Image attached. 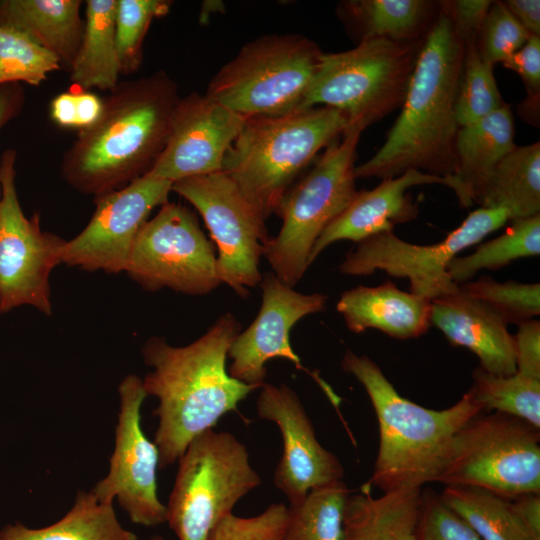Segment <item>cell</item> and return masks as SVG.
<instances>
[{
  "mask_svg": "<svg viewBox=\"0 0 540 540\" xmlns=\"http://www.w3.org/2000/svg\"><path fill=\"white\" fill-rule=\"evenodd\" d=\"M149 540H163V538L160 535H154Z\"/></svg>",
  "mask_w": 540,
  "mask_h": 540,
  "instance_id": "c3c4849f",
  "label": "cell"
},
{
  "mask_svg": "<svg viewBox=\"0 0 540 540\" xmlns=\"http://www.w3.org/2000/svg\"><path fill=\"white\" fill-rule=\"evenodd\" d=\"M440 496L482 540H535L513 512L510 499L464 485H446Z\"/></svg>",
  "mask_w": 540,
  "mask_h": 540,
  "instance_id": "f546056e",
  "label": "cell"
},
{
  "mask_svg": "<svg viewBox=\"0 0 540 540\" xmlns=\"http://www.w3.org/2000/svg\"><path fill=\"white\" fill-rule=\"evenodd\" d=\"M103 100L91 92H65L56 96L50 106L51 118L63 127H90L100 117Z\"/></svg>",
  "mask_w": 540,
  "mask_h": 540,
  "instance_id": "60d3db41",
  "label": "cell"
},
{
  "mask_svg": "<svg viewBox=\"0 0 540 540\" xmlns=\"http://www.w3.org/2000/svg\"><path fill=\"white\" fill-rule=\"evenodd\" d=\"M60 64L55 54L27 33L0 22V86L19 82L39 85Z\"/></svg>",
  "mask_w": 540,
  "mask_h": 540,
  "instance_id": "e575fe53",
  "label": "cell"
},
{
  "mask_svg": "<svg viewBox=\"0 0 540 540\" xmlns=\"http://www.w3.org/2000/svg\"><path fill=\"white\" fill-rule=\"evenodd\" d=\"M78 0H3L0 22L21 29L71 67L83 34Z\"/></svg>",
  "mask_w": 540,
  "mask_h": 540,
  "instance_id": "d4e9b609",
  "label": "cell"
},
{
  "mask_svg": "<svg viewBox=\"0 0 540 540\" xmlns=\"http://www.w3.org/2000/svg\"><path fill=\"white\" fill-rule=\"evenodd\" d=\"M418 540H482L431 488H422Z\"/></svg>",
  "mask_w": 540,
  "mask_h": 540,
  "instance_id": "ab89813d",
  "label": "cell"
},
{
  "mask_svg": "<svg viewBox=\"0 0 540 540\" xmlns=\"http://www.w3.org/2000/svg\"><path fill=\"white\" fill-rule=\"evenodd\" d=\"M288 507L273 503L256 516H225L206 540H280L287 521Z\"/></svg>",
  "mask_w": 540,
  "mask_h": 540,
  "instance_id": "f35d334b",
  "label": "cell"
},
{
  "mask_svg": "<svg viewBox=\"0 0 540 540\" xmlns=\"http://www.w3.org/2000/svg\"><path fill=\"white\" fill-rule=\"evenodd\" d=\"M510 503L528 533L540 540V493H524L510 499Z\"/></svg>",
  "mask_w": 540,
  "mask_h": 540,
  "instance_id": "f6af8a7d",
  "label": "cell"
},
{
  "mask_svg": "<svg viewBox=\"0 0 540 540\" xmlns=\"http://www.w3.org/2000/svg\"><path fill=\"white\" fill-rule=\"evenodd\" d=\"M322 56L301 35L259 37L218 71L206 95L245 118L300 111Z\"/></svg>",
  "mask_w": 540,
  "mask_h": 540,
  "instance_id": "ba28073f",
  "label": "cell"
},
{
  "mask_svg": "<svg viewBox=\"0 0 540 540\" xmlns=\"http://www.w3.org/2000/svg\"><path fill=\"white\" fill-rule=\"evenodd\" d=\"M514 118L504 104L492 114L463 127L455 139V167L450 189L462 208H469L496 165L517 145Z\"/></svg>",
  "mask_w": 540,
  "mask_h": 540,
  "instance_id": "603a6c76",
  "label": "cell"
},
{
  "mask_svg": "<svg viewBox=\"0 0 540 540\" xmlns=\"http://www.w3.org/2000/svg\"><path fill=\"white\" fill-rule=\"evenodd\" d=\"M240 330L237 318L227 312L186 346H172L156 336L143 345V360L151 368L142 379L143 387L158 399L153 442L160 468L178 461L196 436L213 429L222 416L261 387L231 377L226 368L228 351Z\"/></svg>",
  "mask_w": 540,
  "mask_h": 540,
  "instance_id": "6da1fadb",
  "label": "cell"
},
{
  "mask_svg": "<svg viewBox=\"0 0 540 540\" xmlns=\"http://www.w3.org/2000/svg\"><path fill=\"white\" fill-rule=\"evenodd\" d=\"M259 389L258 416L274 422L282 435L283 453L274 483L290 506L302 502L312 489L343 480L342 463L317 440L297 393L284 383L276 386L264 382Z\"/></svg>",
  "mask_w": 540,
  "mask_h": 540,
  "instance_id": "e0dca14e",
  "label": "cell"
},
{
  "mask_svg": "<svg viewBox=\"0 0 540 540\" xmlns=\"http://www.w3.org/2000/svg\"><path fill=\"white\" fill-rule=\"evenodd\" d=\"M475 203L506 209L512 220L540 214V143L516 146L504 156Z\"/></svg>",
  "mask_w": 540,
  "mask_h": 540,
  "instance_id": "4316f807",
  "label": "cell"
},
{
  "mask_svg": "<svg viewBox=\"0 0 540 540\" xmlns=\"http://www.w3.org/2000/svg\"><path fill=\"white\" fill-rule=\"evenodd\" d=\"M364 483L344 509V540H418L422 488H398L373 497Z\"/></svg>",
  "mask_w": 540,
  "mask_h": 540,
  "instance_id": "cb8c5ba5",
  "label": "cell"
},
{
  "mask_svg": "<svg viewBox=\"0 0 540 540\" xmlns=\"http://www.w3.org/2000/svg\"><path fill=\"white\" fill-rule=\"evenodd\" d=\"M439 4L456 34L465 44L477 41L492 1L451 0L440 1Z\"/></svg>",
  "mask_w": 540,
  "mask_h": 540,
  "instance_id": "b9f144b4",
  "label": "cell"
},
{
  "mask_svg": "<svg viewBox=\"0 0 540 540\" xmlns=\"http://www.w3.org/2000/svg\"><path fill=\"white\" fill-rule=\"evenodd\" d=\"M23 99V90L18 83L0 86V130L21 110Z\"/></svg>",
  "mask_w": 540,
  "mask_h": 540,
  "instance_id": "7dc6e473",
  "label": "cell"
},
{
  "mask_svg": "<svg viewBox=\"0 0 540 540\" xmlns=\"http://www.w3.org/2000/svg\"><path fill=\"white\" fill-rule=\"evenodd\" d=\"M0 540H137L119 522L112 503L100 502L91 491H78L71 509L60 520L43 528L22 523L0 529Z\"/></svg>",
  "mask_w": 540,
  "mask_h": 540,
  "instance_id": "f1b7e54d",
  "label": "cell"
},
{
  "mask_svg": "<svg viewBox=\"0 0 540 540\" xmlns=\"http://www.w3.org/2000/svg\"><path fill=\"white\" fill-rule=\"evenodd\" d=\"M166 522L178 540H206L236 503L261 483L247 447L229 432L209 429L178 459Z\"/></svg>",
  "mask_w": 540,
  "mask_h": 540,
  "instance_id": "9c48e42d",
  "label": "cell"
},
{
  "mask_svg": "<svg viewBox=\"0 0 540 540\" xmlns=\"http://www.w3.org/2000/svg\"><path fill=\"white\" fill-rule=\"evenodd\" d=\"M422 42L368 39L347 51L323 53L302 110L337 109L347 119L346 130L363 132L402 106Z\"/></svg>",
  "mask_w": 540,
  "mask_h": 540,
  "instance_id": "8992f818",
  "label": "cell"
},
{
  "mask_svg": "<svg viewBox=\"0 0 540 540\" xmlns=\"http://www.w3.org/2000/svg\"><path fill=\"white\" fill-rule=\"evenodd\" d=\"M16 151L0 158V313L30 305L52 315L49 277L62 263L66 240L42 231L39 214L27 218L15 186Z\"/></svg>",
  "mask_w": 540,
  "mask_h": 540,
  "instance_id": "4fadbf2b",
  "label": "cell"
},
{
  "mask_svg": "<svg viewBox=\"0 0 540 540\" xmlns=\"http://www.w3.org/2000/svg\"><path fill=\"white\" fill-rule=\"evenodd\" d=\"M350 493L343 480L309 491L302 502L289 505L280 540H344V509Z\"/></svg>",
  "mask_w": 540,
  "mask_h": 540,
  "instance_id": "1f68e13d",
  "label": "cell"
},
{
  "mask_svg": "<svg viewBox=\"0 0 540 540\" xmlns=\"http://www.w3.org/2000/svg\"><path fill=\"white\" fill-rule=\"evenodd\" d=\"M503 3L530 36H540L539 0H507Z\"/></svg>",
  "mask_w": 540,
  "mask_h": 540,
  "instance_id": "bcb514c9",
  "label": "cell"
},
{
  "mask_svg": "<svg viewBox=\"0 0 540 540\" xmlns=\"http://www.w3.org/2000/svg\"><path fill=\"white\" fill-rule=\"evenodd\" d=\"M347 328L356 334L377 329L399 340L418 338L431 327V301L400 290L388 280L344 291L336 305Z\"/></svg>",
  "mask_w": 540,
  "mask_h": 540,
  "instance_id": "7402d4cb",
  "label": "cell"
},
{
  "mask_svg": "<svg viewBox=\"0 0 540 540\" xmlns=\"http://www.w3.org/2000/svg\"><path fill=\"white\" fill-rule=\"evenodd\" d=\"M467 392L483 413H505L540 429V379L495 375L478 366Z\"/></svg>",
  "mask_w": 540,
  "mask_h": 540,
  "instance_id": "d6a6232c",
  "label": "cell"
},
{
  "mask_svg": "<svg viewBox=\"0 0 540 540\" xmlns=\"http://www.w3.org/2000/svg\"><path fill=\"white\" fill-rule=\"evenodd\" d=\"M464 60L455 101V115L460 127L472 124L500 109L505 102L493 72L477 48V41L464 44Z\"/></svg>",
  "mask_w": 540,
  "mask_h": 540,
  "instance_id": "836d02e7",
  "label": "cell"
},
{
  "mask_svg": "<svg viewBox=\"0 0 540 540\" xmlns=\"http://www.w3.org/2000/svg\"><path fill=\"white\" fill-rule=\"evenodd\" d=\"M164 72L118 84L98 120L80 131L62 161V176L96 197L148 173L162 152L179 102Z\"/></svg>",
  "mask_w": 540,
  "mask_h": 540,
  "instance_id": "3957f363",
  "label": "cell"
},
{
  "mask_svg": "<svg viewBox=\"0 0 540 540\" xmlns=\"http://www.w3.org/2000/svg\"><path fill=\"white\" fill-rule=\"evenodd\" d=\"M341 367L364 387L378 420L379 449L366 483L387 492L437 482L454 435L482 412L471 395L466 392L448 408L429 409L401 396L368 356L347 350Z\"/></svg>",
  "mask_w": 540,
  "mask_h": 540,
  "instance_id": "277c9868",
  "label": "cell"
},
{
  "mask_svg": "<svg viewBox=\"0 0 540 540\" xmlns=\"http://www.w3.org/2000/svg\"><path fill=\"white\" fill-rule=\"evenodd\" d=\"M118 393L120 410L109 470L90 491L102 503L113 504L117 499L133 523L154 527L166 522V506L157 492L159 450L141 426V407L147 396L142 379L128 374Z\"/></svg>",
  "mask_w": 540,
  "mask_h": 540,
  "instance_id": "9a60e30c",
  "label": "cell"
},
{
  "mask_svg": "<svg viewBox=\"0 0 540 540\" xmlns=\"http://www.w3.org/2000/svg\"><path fill=\"white\" fill-rule=\"evenodd\" d=\"M361 131L346 130L341 141L326 147L313 167L293 184L276 212L282 226L263 249L273 273L294 287L305 274L310 252L324 229L345 209L355 193V158Z\"/></svg>",
  "mask_w": 540,
  "mask_h": 540,
  "instance_id": "52a82bcc",
  "label": "cell"
},
{
  "mask_svg": "<svg viewBox=\"0 0 540 540\" xmlns=\"http://www.w3.org/2000/svg\"><path fill=\"white\" fill-rule=\"evenodd\" d=\"M529 37L503 1H492L477 39V48L486 62L495 65L519 50Z\"/></svg>",
  "mask_w": 540,
  "mask_h": 540,
  "instance_id": "74e56055",
  "label": "cell"
},
{
  "mask_svg": "<svg viewBox=\"0 0 540 540\" xmlns=\"http://www.w3.org/2000/svg\"><path fill=\"white\" fill-rule=\"evenodd\" d=\"M172 183L150 173L95 198L89 223L66 241L62 263L86 271L125 272L134 240L150 212L168 202Z\"/></svg>",
  "mask_w": 540,
  "mask_h": 540,
  "instance_id": "2e32d148",
  "label": "cell"
},
{
  "mask_svg": "<svg viewBox=\"0 0 540 540\" xmlns=\"http://www.w3.org/2000/svg\"><path fill=\"white\" fill-rule=\"evenodd\" d=\"M125 272L145 290L206 295L221 281L212 243L187 207L166 202L138 232Z\"/></svg>",
  "mask_w": 540,
  "mask_h": 540,
  "instance_id": "7c38bea8",
  "label": "cell"
},
{
  "mask_svg": "<svg viewBox=\"0 0 540 540\" xmlns=\"http://www.w3.org/2000/svg\"><path fill=\"white\" fill-rule=\"evenodd\" d=\"M430 321L450 344L473 352L485 371L501 376L516 373L514 340L508 325L488 305L459 287L431 300Z\"/></svg>",
  "mask_w": 540,
  "mask_h": 540,
  "instance_id": "44dd1931",
  "label": "cell"
},
{
  "mask_svg": "<svg viewBox=\"0 0 540 540\" xmlns=\"http://www.w3.org/2000/svg\"><path fill=\"white\" fill-rule=\"evenodd\" d=\"M176 192L202 216L218 249L217 271L221 283L238 296L262 280L259 270L269 240L265 221L223 172L195 176L172 184Z\"/></svg>",
  "mask_w": 540,
  "mask_h": 540,
  "instance_id": "5bb4252c",
  "label": "cell"
},
{
  "mask_svg": "<svg viewBox=\"0 0 540 540\" xmlns=\"http://www.w3.org/2000/svg\"><path fill=\"white\" fill-rule=\"evenodd\" d=\"M245 120L206 94L194 92L180 99L166 144L148 173L173 184L222 172L225 155Z\"/></svg>",
  "mask_w": 540,
  "mask_h": 540,
  "instance_id": "ac0fdd59",
  "label": "cell"
},
{
  "mask_svg": "<svg viewBox=\"0 0 540 540\" xmlns=\"http://www.w3.org/2000/svg\"><path fill=\"white\" fill-rule=\"evenodd\" d=\"M512 220L502 208L480 207L442 241L419 245L399 238L393 231L368 237L346 253L338 270L345 275L365 277L384 271L409 280L410 292L430 301L458 289L449 273L452 259Z\"/></svg>",
  "mask_w": 540,
  "mask_h": 540,
  "instance_id": "8fae6325",
  "label": "cell"
},
{
  "mask_svg": "<svg viewBox=\"0 0 540 540\" xmlns=\"http://www.w3.org/2000/svg\"><path fill=\"white\" fill-rule=\"evenodd\" d=\"M465 293L488 305L508 325L520 324L540 314V284L515 280L499 282L482 276L459 285Z\"/></svg>",
  "mask_w": 540,
  "mask_h": 540,
  "instance_id": "d590c367",
  "label": "cell"
},
{
  "mask_svg": "<svg viewBox=\"0 0 540 540\" xmlns=\"http://www.w3.org/2000/svg\"><path fill=\"white\" fill-rule=\"evenodd\" d=\"M502 65L517 73L529 97L540 94V36H530L526 43L509 56Z\"/></svg>",
  "mask_w": 540,
  "mask_h": 540,
  "instance_id": "ee69618b",
  "label": "cell"
},
{
  "mask_svg": "<svg viewBox=\"0 0 540 540\" xmlns=\"http://www.w3.org/2000/svg\"><path fill=\"white\" fill-rule=\"evenodd\" d=\"M118 0H88L86 21L77 55L70 67L71 81L82 89L112 91L121 73L115 39Z\"/></svg>",
  "mask_w": 540,
  "mask_h": 540,
  "instance_id": "83f0119b",
  "label": "cell"
},
{
  "mask_svg": "<svg viewBox=\"0 0 540 540\" xmlns=\"http://www.w3.org/2000/svg\"><path fill=\"white\" fill-rule=\"evenodd\" d=\"M464 52V43L440 8L418 52L401 112L381 148L355 166L356 179L383 180L409 170L453 174L459 130L455 101Z\"/></svg>",
  "mask_w": 540,
  "mask_h": 540,
  "instance_id": "7a4b0ae2",
  "label": "cell"
},
{
  "mask_svg": "<svg viewBox=\"0 0 540 540\" xmlns=\"http://www.w3.org/2000/svg\"><path fill=\"white\" fill-rule=\"evenodd\" d=\"M540 254V214L514 219L498 237L480 244L473 253L455 257L448 265L454 283L472 280L481 270H499L511 262Z\"/></svg>",
  "mask_w": 540,
  "mask_h": 540,
  "instance_id": "4dcf8cb0",
  "label": "cell"
},
{
  "mask_svg": "<svg viewBox=\"0 0 540 540\" xmlns=\"http://www.w3.org/2000/svg\"><path fill=\"white\" fill-rule=\"evenodd\" d=\"M441 184L451 187L449 177L409 170L383 179L371 190L357 191L345 209L324 229L309 256V265L331 244L360 242L373 235L393 231L398 224L417 218L419 209L407 190L413 186Z\"/></svg>",
  "mask_w": 540,
  "mask_h": 540,
  "instance_id": "ffe728a7",
  "label": "cell"
},
{
  "mask_svg": "<svg viewBox=\"0 0 540 540\" xmlns=\"http://www.w3.org/2000/svg\"><path fill=\"white\" fill-rule=\"evenodd\" d=\"M440 10L427 0H352L341 4L342 18L359 42L386 39L402 43L423 41Z\"/></svg>",
  "mask_w": 540,
  "mask_h": 540,
  "instance_id": "484cf974",
  "label": "cell"
},
{
  "mask_svg": "<svg viewBox=\"0 0 540 540\" xmlns=\"http://www.w3.org/2000/svg\"><path fill=\"white\" fill-rule=\"evenodd\" d=\"M170 1L118 0L115 39L121 73L136 71L142 60V45L154 18L168 13Z\"/></svg>",
  "mask_w": 540,
  "mask_h": 540,
  "instance_id": "8d00e7d4",
  "label": "cell"
},
{
  "mask_svg": "<svg viewBox=\"0 0 540 540\" xmlns=\"http://www.w3.org/2000/svg\"><path fill=\"white\" fill-rule=\"evenodd\" d=\"M259 285L260 310L250 326L232 342L228 373L243 383L261 386L267 374L265 364L271 359L282 358L303 369L290 345V331L305 316L324 311L328 296L300 293L273 272L262 274Z\"/></svg>",
  "mask_w": 540,
  "mask_h": 540,
  "instance_id": "d6986e66",
  "label": "cell"
},
{
  "mask_svg": "<svg viewBox=\"0 0 540 540\" xmlns=\"http://www.w3.org/2000/svg\"><path fill=\"white\" fill-rule=\"evenodd\" d=\"M346 129L345 115L327 106L248 117L225 155L222 172L266 220L316 154Z\"/></svg>",
  "mask_w": 540,
  "mask_h": 540,
  "instance_id": "5b68a950",
  "label": "cell"
},
{
  "mask_svg": "<svg viewBox=\"0 0 540 540\" xmlns=\"http://www.w3.org/2000/svg\"><path fill=\"white\" fill-rule=\"evenodd\" d=\"M437 482L507 499L540 493V429L505 413H478L454 435Z\"/></svg>",
  "mask_w": 540,
  "mask_h": 540,
  "instance_id": "30bf717a",
  "label": "cell"
},
{
  "mask_svg": "<svg viewBox=\"0 0 540 540\" xmlns=\"http://www.w3.org/2000/svg\"><path fill=\"white\" fill-rule=\"evenodd\" d=\"M517 326L513 335L516 373L540 379V322L534 318Z\"/></svg>",
  "mask_w": 540,
  "mask_h": 540,
  "instance_id": "7bdbcfd3",
  "label": "cell"
}]
</instances>
